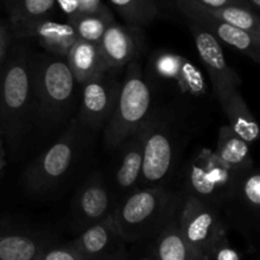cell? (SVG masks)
Listing matches in <instances>:
<instances>
[{
  "label": "cell",
  "instance_id": "7a4b0ae2",
  "mask_svg": "<svg viewBox=\"0 0 260 260\" xmlns=\"http://www.w3.org/2000/svg\"><path fill=\"white\" fill-rule=\"evenodd\" d=\"M33 113L29 56L17 47L0 81V132L12 151H18Z\"/></svg>",
  "mask_w": 260,
  "mask_h": 260
},
{
  "label": "cell",
  "instance_id": "9c48e42d",
  "mask_svg": "<svg viewBox=\"0 0 260 260\" xmlns=\"http://www.w3.org/2000/svg\"><path fill=\"white\" fill-rule=\"evenodd\" d=\"M109 73L111 71L99 74L81 84L83 90L78 121L88 128H104L116 106L121 81Z\"/></svg>",
  "mask_w": 260,
  "mask_h": 260
},
{
  "label": "cell",
  "instance_id": "5bb4252c",
  "mask_svg": "<svg viewBox=\"0 0 260 260\" xmlns=\"http://www.w3.org/2000/svg\"><path fill=\"white\" fill-rule=\"evenodd\" d=\"M216 208L217 207L193 196L185 194L182 197L178 217L187 244L201 246L217 236L221 222Z\"/></svg>",
  "mask_w": 260,
  "mask_h": 260
},
{
  "label": "cell",
  "instance_id": "484cf974",
  "mask_svg": "<svg viewBox=\"0 0 260 260\" xmlns=\"http://www.w3.org/2000/svg\"><path fill=\"white\" fill-rule=\"evenodd\" d=\"M10 20L50 17L56 8V0H5Z\"/></svg>",
  "mask_w": 260,
  "mask_h": 260
},
{
  "label": "cell",
  "instance_id": "ac0fdd59",
  "mask_svg": "<svg viewBox=\"0 0 260 260\" xmlns=\"http://www.w3.org/2000/svg\"><path fill=\"white\" fill-rule=\"evenodd\" d=\"M223 113L229 119V126L236 135L253 144L260 140V126L255 117L251 114L245 101L239 90H230L217 96Z\"/></svg>",
  "mask_w": 260,
  "mask_h": 260
},
{
  "label": "cell",
  "instance_id": "9a60e30c",
  "mask_svg": "<svg viewBox=\"0 0 260 260\" xmlns=\"http://www.w3.org/2000/svg\"><path fill=\"white\" fill-rule=\"evenodd\" d=\"M98 45L107 70L122 69L139 57L142 50L141 30L137 25L119 24L114 20Z\"/></svg>",
  "mask_w": 260,
  "mask_h": 260
},
{
  "label": "cell",
  "instance_id": "44dd1931",
  "mask_svg": "<svg viewBox=\"0 0 260 260\" xmlns=\"http://www.w3.org/2000/svg\"><path fill=\"white\" fill-rule=\"evenodd\" d=\"M188 2L201 12L206 13L216 19L223 20L229 24L235 25V27L250 33L256 40L260 41V15L256 14L254 9L245 7L210 8L200 4L196 0H188Z\"/></svg>",
  "mask_w": 260,
  "mask_h": 260
},
{
  "label": "cell",
  "instance_id": "277c9868",
  "mask_svg": "<svg viewBox=\"0 0 260 260\" xmlns=\"http://www.w3.org/2000/svg\"><path fill=\"white\" fill-rule=\"evenodd\" d=\"M183 142L174 118L152 112L145 127L141 187H160L168 182L177 169Z\"/></svg>",
  "mask_w": 260,
  "mask_h": 260
},
{
  "label": "cell",
  "instance_id": "7c38bea8",
  "mask_svg": "<svg viewBox=\"0 0 260 260\" xmlns=\"http://www.w3.org/2000/svg\"><path fill=\"white\" fill-rule=\"evenodd\" d=\"M174 7L184 15L185 19L193 20L210 33H212L220 42L226 43L230 47L240 51L249 56L251 60L260 65V41L254 36L233 24L216 19L206 13L193 7L188 0H173Z\"/></svg>",
  "mask_w": 260,
  "mask_h": 260
},
{
  "label": "cell",
  "instance_id": "5b68a950",
  "mask_svg": "<svg viewBox=\"0 0 260 260\" xmlns=\"http://www.w3.org/2000/svg\"><path fill=\"white\" fill-rule=\"evenodd\" d=\"M180 200L164 185L136 188L116 201L112 218L116 228L129 238L167 222Z\"/></svg>",
  "mask_w": 260,
  "mask_h": 260
},
{
  "label": "cell",
  "instance_id": "cb8c5ba5",
  "mask_svg": "<svg viewBox=\"0 0 260 260\" xmlns=\"http://www.w3.org/2000/svg\"><path fill=\"white\" fill-rule=\"evenodd\" d=\"M38 250L36 241L19 234L0 236V260H32Z\"/></svg>",
  "mask_w": 260,
  "mask_h": 260
},
{
  "label": "cell",
  "instance_id": "f546056e",
  "mask_svg": "<svg viewBox=\"0 0 260 260\" xmlns=\"http://www.w3.org/2000/svg\"><path fill=\"white\" fill-rule=\"evenodd\" d=\"M10 29L0 23V63L4 60L10 43Z\"/></svg>",
  "mask_w": 260,
  "mask_h": 260
},
{
  "label": "cell",
  "instance_id": "52a82bcc",
  "mask_svg": "<svg viewBox=\"0 0 260 260\" xmlns=\"http://www.w3.org/2000/svg\"><path fill=\"white\" fill-rule=\"evenodd\" d=\"M239 174L223 164L215 151L202 149L188 165L185 194L221 207L230 197Z\"/></svg>",
  "mask_w": 260,
  "mask_h": 260
},
{
  "label": "cell",
  "instance_id": "4316f807",
  "mask_svg": "<svg viewBox=\"0 0 260 260\" xmlns=\"http://www.w3.org/2000/svg\"><path fill=\"white\" fill-rule=\"evenodd\" d=\"M182 201V200H180ZM174 212V211H173ZM173 215V213H172ZM170 215V217H172ZM167 221V230L159 243V255L161 260H187L188 245L182 230H177L174 222Z\"/></svg>",
  "mask_w": 260,
  "mask_h": 260
},
{
  "label": "cell",
  "instance_id": "83f0119b",
  "mask_svg": "<svg viewBox=\"0 0 260 260\" xmlns=\"http://www.w3.org/2000/svg\"><path fill=\"white\" fill-rule=\"evenodd\" d=\"M79 4V14L80 13H98L102 10L107 9V5L104 4L103 0H78Z\"/></svg>",
  "mask_w": 260,
  "mask_h": 260
},
{
  "label": "cell",
  "instance_id": "7402d4cb",
  "mask_svg": "<svg viewBox=\"0 0 260 260\" xmlns=\"http://www.w3.org/2000/svg\"><path fill=\"white\" fill-rule=\"evenodd\" d=\"M127 24L144 27L154 22L162 10V0H109Z\"/></svg>",
  "mask_w": 260,
  "mask_h": 260
},
{
  "label": "cell",
  "instance_id": "4dcf8cb0",
  "mask_svg": "<svg viewBox=\"0 0 260 260\" xmlns=\"http://www.w3.org/2000/svg\"><path fill=\"white\" fill-rule=\"evenodd\" d=\"M56 5H58L68 18L79 14L78 0H56Z\"/></svg>",
  "mask_w": 260,
  "mask_h": 260
},
{
  "label": "cell",
  "instance_id": "d6986e66",
  "mask_svg": "<svg viewBox=\"0 0 260 260\" xmlns=\"http://www.w3.org/2000/svg\"><path fill=\"white\" fill-rule=\"evenodd\" d=\"M65 60L78 84H84L89 79L108 71L98 43L76 40Z\"/></svg>",
  "mask_w": 260,
  "mask_h": 260
},
{
  "label": "cell",
  "instance_id": "d4e9b609",
  "mask_svg": "<svg viewBox=\"0 0 260 260\" xmlns=\"http://www.w3.org/2000/svg\"><path fill=\"white\" fill-rule=\"evenodd\" d=\"M113 218L109 217L102 222L86 228L79 240V246L88 254H99L106 250L112 240V231L114 228Z\"/></svg>",
  "mask_w": 260,
  "mask_h": 260
},
{
  "label": "cell",
  "instance_id": "836d02e7",
  "mask_svg": "<svg viewBox=\"0 0 260 260\" xmlns=\"http://www.w3.org/2000/svg\"><path fill=\"white\" fill-rule=\"evenodd\" d=\"M3 134L0 132V172L3 170V168L5 167V152H4V145H3Z\"/></svg>",
  "mask_w": 260,
  "mask_h": 260
},
{
  "label": "cell",
  "instance_id": "2e32d148",
  "mask_svg": "<svg viewBox=\"0 0 260 260\" xmlns=\"http://www.w3.org/2000/svg\"><path fill=\"white\" fill-rule=\"evenodd\" d=\"M114 201L103 174L93 173L81 184L73 201V211L76 220L91 226L112 217Z\"/></svg>",
  "mask_w": 260,
  "mask_h": 260
},
{
  "label": "cell",
  "instance_id": "e575fe53",
  "mask_svg": "<svg viewBox=\"0 0 260 260\" xmlns=\"http://www.w3.org/2000/svg\"><path fill=\"white\" fill-rule=\"evenodd\" d=\"M245 2L248 3V5L251 8V9L260 10V0H245Z\"/></svg>",
  "mask_w": 260,
  "mask_h": 260
},
{
  "label": "cell",
  "instance_id": "e0dca14e",
  "mask_svg": "<svg viewBox=\"0 0 260 260\" xmlns=\"http://www.w3.org/2000/svg\"><path fill=\"white\" fill-rule=\"evenodd\" d=\"M145 127L146 124L117 149L119 150V156L114 169V185L116 194H119V197L139 188L137 185L141 182Z\"/></svg>",
  "mask_w": 260,
  "mask_h": 260
},
{
  "label": "cell",
  "instance_id": "3957f363",
  "mask_svg": "<svg viewBox=\"0 0 260 260\" xmlns=\"http://www.w3.org/2000/svg\"><path fill=\"white\" fill-rule=\"evenodd\" d=\"M151 89L137 58L127 65L116 106L104 126L106 149L114 151L129 136L140 131L151 117Z\"/></svg>",
  "mask_w": 260,
  "mask_h": 260
},
{
  "label": "cell",
  "instance_id": "1f68e13d",
  "mask_svg": "<svg viewBox=\"0 0 260 260\" xmlns=\"http://www.w3.org/2000/svg\"><path fill=\"white\" fill-rule=\"evenodd\" d=\"M43 260H78L76 256H74L70 251L66 250H52L45 255Z\"/></svg>",
  "mask_w": 260,
  "mask_h": 260
},
{
  "label": "cell",
  "instance_id": "8992f818",
  "mask_svg": "<svg viewBox=\"0 0 260 260\" xmlns=\"http://www.w3.org/2000/svg\"><path fill=\"white\" fill-rule=\"evenodd\" d=\"M81 147L80 122L73 121L69 128L40 155L23 175L28 193L47 194L69 174Z\"/></svg>",
  "mask_w": 260,
  "mask_h": 260
},
{
  "label": "cell",
  "instance_id": "ffe728a7",
  "mask_svg": "<svg viewBox=\"0 0 260 260\" xmlns=\"http://www.w3.org/2000/svg\"><path fill=\"white\" fill-rule=\"evenodd\" d=\"M249 145L250 144L236 135L229 124H225L218 131L215 152L218 159L230 169L236 173H243L254 167Z\"/></svg>",
  "mask_w": 260,
  "mask_h": 260
},
{
  "label": "cell",
  "instance_id": "30bf717a",
  "mask_svg": "<svg viewBox=\"0 0 260 260\" xmlns=\"http://www.w3.org/2000/svg\"><path fill=\"white\" fill-rule=\"evenodd\" d=\"M187 22L194 40L198 56L211 79L216 98L226 91L238 90L241 85V78L226 61L220 41L193 20L187 19Z\"/></svg>",
  "mask_w": 260,
  "mask_h": 260
},
{
  "label": "cell",
  "instance_id": "4fadbf2b",
  "mask_svg": "<svg viewBox=\"0 0 260 260\" xmlns=\"http://www.w3.org/2000/svg\"><path fill=\"white\" fill-rule=\"evenodd\" d=\"M223 206L246 230L260 233V167H253L238 175L233 192Z\"/></svg>",
  "mask_w": 260,
  "mask_h": 260
},
{
  "label": "cell",
  "instance_id": "ba28073f",
  "mask_svg": "<svg viewBox=\"0 0 260 260\" xmlns=\"http://www.w3.org/2000/svg\"><path fill=\"white\" fill-rule=\"evenodd\" d=\"M150 73L157 81L175 88L183 95L200 98L207 94L202 71L187 57L172 51H156L150 58Z\"/></svg>",
  "mask_w": 260,
  "mask_h": 260
},
{
  "label": "cell",
  "instance_id": "d6a6232c",
  "mask_svg": "<svg viewBox=\"0 0 260 260\" xmlns=\"http://www.w3.org/2000/svg\"><path fill=\"white\" fill-rule=\"evenodd\" d=\"M217 260H239V254L231 248H222L217 253Z\"/></svg>",
  "mask_w": 260,
  "mask_h": 260
},
{
  "label": "cell",
  "instance_id": "603a6c76",
  "mask_svg": "<svg viewBox=\"0 0 260 260\" xmlns=\"http://www.w3.org/2000/svg\"><path fill=\"white\" fill-rule=\"evenodd\" d=\"M114 20V15L109 8L98 13H80L68 18V22L75 30L78 40L93 43H99L108 25Z\"/></svg>",
  "mask_w": 260,
  "mask_h": 260
},
{
  "label": "cell",
  "instance_id": "6da1fadb",
  "mask_svg": "<svg viewBox=\"0 0 260 260\" xmlns=\"http://www.w3.org/2000/svg\"><path fill=\"white\" fill-rule=\"evenodd\" d=\"M33 113L45 128L65 121L75 101L76 80L65 58L41 53L29 58Z\"/></svg>",
  "mask_w": 260,
  "mask_h": 260
},
{
  "label": "cell",
  "instance_id": "8fae6325",
  "mask_svg": "<svg viewBox=\"0 0 260 260\" xmlns=\"http://www.w3.org/2000/svg\"><path fill=\"white\" fill-rule=\"evenodd\" d=\"M10 33L17 38H33L51 55L65 58L78 40L69 22L61 23L50 17L10 20Z\"/></svg>",
  "mask_w": 260,
  "mask_h": 260
},
{
  "label": "cell",
  "instance_id": "f1b7e54d",
  "mask_svg": "<svg viewBox=\"0 0 260 260\" xmlns=\"http://www.w3.org/2000/svg\"><path fill=\"white\" fill-rule=\"evenodd\" d=\"M196 2H198L200 4L206 5V7H210V8H221V7L250 8L245 0H196Z\"/></svg>",
  "mask_w": 260,
  "mask_h": 260
}]
</instances>
